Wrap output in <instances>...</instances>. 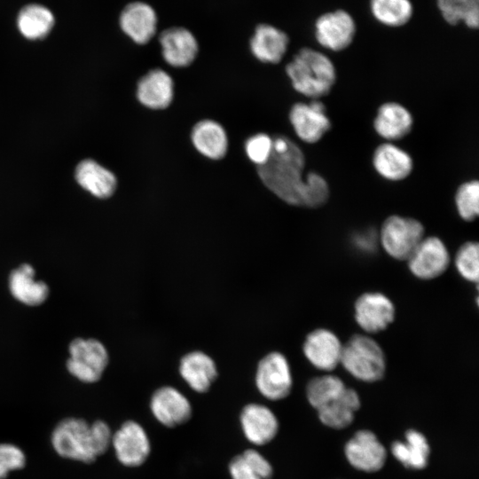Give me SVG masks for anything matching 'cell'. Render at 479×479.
<instances>
[{
	"label": "cell",
	"mask_w": 479,
	"mask_h": 479,
	"mask_svg": "<svg viewBox=\"0 0 479 479\" xmlns=\"http://www.w3.org/2000/svg\"><path fill=\"white\" fill-rule=\"evenodd\" d=\"M255 382L260 394L269 400L279 401L287 397L293 386L287 357L278 351L263 357L256 367Z\"/></svg>",
	"instance_id": "52a82bcc"
},
{
	"label": "cell",
	"mask_w": 479,
	"mask_h": 479,
	"mask_svg": "<svg viewBox=\"0 0 479 479\" xmlns=\"http://www.w3.org/2000/svg\"><path fill=\"white\" fill-rule=\"evenodd\" d=\"M455 267L459 275L470 282H477L479 276V247L477 242L464 243L455 255Z\"/></svg>",
	"instance_id": "e575fe53"
},
{
	"label": "cell",
	"mask_w": 479,
	"mask_h": 479,
	"mask_svg": "<svg viewBox=\"0 0 479 479\" xmlns=\"http://www.w3.org/2000/svg\"><path fill=\"white\" fill-rule=\"evenodd\" d=\"M289 44L288 35L273 25L258 24L249 42L254 57L261 62L277 64L284 58Z\"/></svg>",
	"instance_id": "44dd1931"
},
{
	"label": "cell",
	"mask_w": 479,
	"mask_h": 479,
	"mask_svg": "<svg viewBox=\"0 0 479 479\" xmlns=\"http://www.w3.org/2000/svg\"><path fill=\"white\" fill-rule=\"evenodd\" d=\"M346 388L342 380L335 375L325 374L312 378L306 386L310 404L318 410L335 397Z\"/></svg>",
	"instance_id": "d6a6232c"
},
{
	"label": "cell",
	"mask_w": 479,
	"mask_h": 479,
	"mask_svg": "<svg viewBox=\"0 0 479 479\" xmlns=\"http://www.w3.org/2000/svg\"><path fill=\"white\" fill-rule=\"evenodd\" d=\"M8 287L12 296L20 303L29 306H40L46 302L50 294L48 285L35 279L34 267L24 263L13 269L8 278Z\"/></svg>",
	"instance_id": "ac0fdd59"
},
{
	"label": "cell",
	"mask_w": 479,
	"mask_h": 479,
	"mask_svg": "<svg viewBox=\"0 0 479 479\" xmlns=\"http://www.w3.org/2000/svg\"><path fill=\"white\" fill-rule=\"evenodd\" d=\"M75 178L82 188L100 199L110 197L117 185L114 173L90 159L78 164Z\"/></svg>",
	"instance_id": "83f0119b"
},
{
	"label": "cell",
	"mask_w": 479,
	"mask_h": 479,
	"mask_svg": "<svg viewBox=\"0 0 479 479\" xmlns=\"http://www.w3.org/2000/svg\"><path fill=\"white\" fill-rule=\"evenodd\" d=\"M340 365L355 379L375 382L385 374L386 357L373 338L356 334L342 345Z\"/></svg>",
	"instance_id": "277c9868"
},
{
	"label": "cell",
	"mask_w": 479,
	"mask_h": 479,
	"mask_svg": "<svg viewBox=\"0 0 479 479\" xmlns=\"http://www.w3.org/2000/svg\"><path fill=\"white\" fill-rule=\"evenodd\" d=\"M308 181V202L307 208H314L323 206L330 196L328 183L323 176L310 171L306 174Z\"/></svg>",
	"instance_id": "74e56055"
},
{
	"label": "cell",
	"mask_w": 479,
	"mask_h": 479,
	"mask_svg": "<svg viewBox=\"0 0 479 479\" xmlns=\"http://www.w3.org/2000/svg\"><path fill=\"white\" fill-rule=\"evenodd\" d=\"M358 393L346 387L334 399L317 410L321 423L334 429L349 427L360 408Z\"/></svg>",
	"instance_id": "d4e9b609"
},
{
	"label": "cell",
	"mask_w": 479,
	"mask_h": 479,
	"mask_svg": "<svg viewBox=\"0 0 479 479\" xmlns=\"http://www.w3.org/2000/svg\"><path fill=\"white\" fill-rule=\"evenodd\" d=\"M27 457L23 450L12 443H0V479H6L12 471L25 467Z\"/></svg>",
	"instance_id": "d590c367"
},
{
	"label": "cell",
	"mask_w": 479,
	"mask_h": 479,
	"mask_svg": "<svg viewBox=\"0 0 479 479\" xmlns=\"http://www.w3.org/2000/svg\"><path fill=\"white\" fill-rule=\"evenodd\" d=\"M68 373L83 383L98 381L109 363L106 346L95 338H75L68 346Z\"/></svg>",
	"instance_id": "5b68a950"
},
{
	"label": "cell",
	"mask_w": 479,
	"mask_h": 479,
	"mask_svg": "<svg viewBox=\"0 0 479 479\" xmlns=\"http://www.w3.org/2000/svg\"><path fill=\"white\" fill-rule=\"evenodd\" d=\"M410 271L418 279H433L449 266L450 255L444 241L436 236L424 237L406 260Z\"/></svg>",
	"instance_id": "7c38bea8"
},
{
	"label": "cell",
	"mask_w": 479,
	"mask_h": 479,
	"mask_svg": "<svg viewBox=\"0 0 479 479\" xmlns=\"http://www.w3.org/2000/svg\"><path fill=\"white\" fill-rule=\"evenodd\" d=\"M373 16L388 27H401L412 16L413 7L410 0H370Z\"/></svg>",
	"instance_id": "4dcf8cb0"
},
{
	"label": "cell",
	"mask_w": 479,
	"mask_h": 479,
	"mask_svg": "<svg viewBox=\"0 0 479 479\" xmlns=\"http://www.w3.org/2000/svg\"><path fill=\"white\" fill-rule=\"evenodd\" d=\"M191 140L195 149L211 160H220L227 153L228 137L224 127L213 120H202L192 128Z\"/></svg>",
	"instance_id": "484cf974"
},
{
	"label": "cell",
	"mask_w": 479,
	"mask_h": 479,
	"mask_svg": "<svg viewBox=\"0 0 479 479\" xmlns=\"http://www.w3.org/2000/svg\"><path fill=\"white\" fill-rule=\"evenodd\" d=\"M455 206L459 216L467 222L475 220L479 214V183L469 180L462 183L455 193Z\"/></svg>",
	"instance_id": "836d02e7"
},
{
	"label": "cell",
	"mask_w": 479,
	"mask_h": 479,
	"mask_svg": "<svg viewBox=\"0 0 479 479\" xmlns=\"http://www.w3.org/2000/svg\"><path fill=\"white\" fill-rule=\"evenodd\" d=\"M342 344L338 336L325 328L315 329L305 338L302 351L317 369L329 372L340 365Z\"/></svg>",
	"instance_id": "2e32d148"
},
{
	"label": "cell",
	"mask_w": 479,
	"mask_h": 479,
	"mask_svg": "<svg viewBox=\"0 0 479 479\" xmlns=\"http://www.w3.org/2000/svg\"><path fill=\"white\" fill-rule=\"evenodd\" d=\"M161 56L174 67H186L196 59L199 43L191 30L181 26L163 29L159 35Z\"/></svg>",
	"instance_id": "9a60e30c"
},
{
	"label": "cell",
	"mask_w": 479,
	"mask_h": 479,
	"mask_svg": "<svg viewBox=\"0 0 479 479\" xmlns=\"http://www.w3.org/2000/svg\"><path fill=\"white\" fill-rule=\"evenodd\" d=\"M286 72L298 93L311 99L326 96L336 82L333 61L311 48H302L287 65Z\"/></svg>",
	"instance_id": "7a4b0ae2"
},
{
	"label": "cell",
	"mask_w": 479,
	"mask_h": 479,
	"mask_svg": "<svg viewBox=\"0 0 479 479\" xmlns=\"http://www.w3.org/2000/svg\"><path fill=\"white\" fill-rule=\"evenodd\" d=\"M356 23L344 10H335L320 15L315 22L317 42L326 49L341 51L353 42Z\"/></svg>",
	"instance_id": "8fae6325"
},
{
	"label": "cell",
	"mask_w": 479,
	"mask_h": 479,
	"mask_svg": "<svg viewBox=\"0 0 479 479\" xmlns=\"http://www.w3.org/2000/svg\"><path fill=\"white\" fill-rule=\"evenodd\" d=\"M240 420L245 436L255 445L270 443L279 431L276 415L263 404H247L240 412Z\"/></svg>",
	"instance_id": "d6986e66"
},
{
	"label": "cell",
	"mask_w": 479,
	"mask_h": 479,
	"mask_svg": "<svg viewBox=\"0 0 479 479\" xmlns=\"http://www.w3.org/2000/svg\"><path fill=\"white\" fill-rule=\"evenodd\" d=\"M412 125L410 111L394 101L381 105L373 120L375 132L387 142L404 138L411 132Z\"/></svg>",
	"instance_id": "7402d4cb"
},
{
	"label": "cell",
	"mask_w": 479,
	"mask_h": 479,
	"mask_svg": "<svg viewBox=\"0 0 479 479\" xmlns=\"http://www.w3.org/2000/svg\"><path fill=\"white\" fill-rule=\"evenodd\" d=\"M150 409L154 418L169 428L181 425L192 416V406L187 397L171 386L161 387L153 392Z\"/></svg>",
	"instance_id": "e0dca14e"
},
{
	"label": "cell",
	"mask_w": 479,
	"mask_h": 479,
	"mask_svg": "<svg viewBox=\"0 0 479 479\" xmlns=\"http://www.w3.org/2000/svg\"><path fill=\"white\" fill-rule=\"evenodd\" d=\"M55 24L52 12L39 4L25 5L18 13L17 27L20 33L28 40H39L46 37Z\"/></svg>",
	"instance_id": "f1b7e54d"
},
{
	"label": "cell",
	"mask_w": 479,
	"mask_h": 479,
	"mask_svg": "<svg viewBox=\"0 0 479 479\" xmlns=\"http://www.w3.org/2000/svg\"><path fill=\"white\" fill-rule=\"evenodd\" d=\"M375 171L389 181H401L410 176L413 169L411 155L392 142L379 145L372 159Z\"/></svg>",
	"instance_id": "603a6c76"
},
{
	"label": "cell",
	"mask_w": 479,
	"mask_h": 479,
	"mask_svg": "<svg viewBox=\"0 0 479 479\" xmlns=\"http://www.w3.org/2000/svg\"><path fill=\"white\" fill-rule=\"evenodd\" d=\"M376 234L373 231H365L355 236V245L365 252L372 251L376 245Z\"/></svg>",
	"instance_id": "f35d334b"
},
{
	"label": "cell",
	"mask_w": 479,
	"mask_h": 479,
	"mask_svg": "<svg viewBox=\"0 0 479 479\" xmlns=\"http://www.w3.org/2000/svg\"><path fill=\"white\" fill-rule=\"evenodd\" d=\"M424 238V226L415 218L392 215L381 224L379 241L384 251L397 260H407Z\"/></svg>",
	"instance_id": "8992f818"
},
{
	"label": "cell",
	"mask_w": 479,
	"mask_h": 479,
	"mask_svg": "<svg viewBox=\"0 0 479 479\" xmlns=\"http://www.w3.org/2000/svg\"><path fill=\"white\" fill-rule=\"evenodd\" d=\"M51 444L61 458L90 464L101 453L94 439L90 423L77 417H67L57 423Z\"/></svg>",
	"instance_id": "3957f363"
},
{
	"label": "cell",
	"mask_w": 479,
	"mask_h": 479,
	"mask_svg": "<svg viewBox=\"0 0 479 479\" xmlns=\"http://www.w3.org/2000/svg\"><path fill=\"white\" fill-rule=\"evenodd\" d=\"M355 319L365 332L374 334L385 330L395 318L391 300L379 292H367L356 301Z\"/></svg>",
	"instance_id": "4fadbf2b"
},
{
	"label": "cell",
	"mask_w": 479,
	"mask_h": 479,
	"mask_svg": "<svg viewBox=\"0 0 479 479\" xmlns=\"http://www.w3.org/2000/svg\"><path fill=\"white\" fill-rule=\"evenodd\" d=\"M289 121L296 136L307 144L318 142L331 129L326 108L319 99L294 104Z\"/></svg>",
	"instance_id": "9c48e42d"
},
{
	"label": "cell",
	"mask_w": 479,
	"mask_h": 479,
	"mask_svg": "<svg viewBox=\"0 0 479 479\" xmlns=\"http://www.w3.org/2000/svg\"><path fill=\"white\" fill-rule=\"evenodd\" d=\"M390 452L404 467L420 470L428 463L430 446L421 432L409 429L405 432L404 441L392 443Z\"/></svg>",
	"instance_id": "4316f807"
},
{
	"label": "cell",
	"mask_w": 479,
	"mask_h": 479,
	"mask_svg": "<svg viewBox=\"0 0 479 479\" xmlns=\"http://www.w3.org/2000/svg\"><path fill=\"white\" fill-rule=\"evenodd\" d=\"M272 148L273 138L265 133H257L250 137L245 143L247 156L257 167L268 161Z\"/></svg>",
	"instance_id": "8d00e7d4"
},
{
	"label": "cell",
	"mask_w": 479,
	"mask_h": 479,
	"mask_svg": "<svg viewBox=\"0 0 479 479\" xmlns=\"http://www.w3.org/2000/svg\"><path fill=\"white\" fill-rule=\"evenodd\" d=\"M137 98L144 106L149 109L167 108L174 98L172 77L161 68L148 71L137 82Z\"/></svg>",
	"instance_id": "ffe728a7"
},
{
	"label": "cell",
	"mask_w": 479,
	"mask_h": 479,
	"mask_svg": "<svg viewBox=\"0 0 479 479\" xmlns=\"http://www.w3.org/2000/svg\"><path fill=\"white\" fill-rule=\"evenodd\" d=\"M346 459L357 470L374 473L381 470L387 460V451L371 430L357 431L344 445Z\"/></svg>",
	"instance_id": "ba28073f"
},
{
	"label": "cell",
	"mask_w": 479,
	"mask_h": 479,
	"mask_svg": "<svg viewBox=\"0 0 479 479\" xmlns=\"http://www.w3.org/2000/svg\"><path fill=\"white\" fill-rule=\"evenodd\" d=\"M229 472L232 479H270L273 469L260 452L248 449L232 459Z\"/></svg>",
	"instance_id": "f546056e"
},
{
	"label": "cell",
	"mask_w": 479,
	"mask_h": 479,
	"mask_svg": "<svg viewBox=\"0 0 479 479\" xmlns=\"http://www.w3.org/2000/svg\"><path fill=\"white\" fill-rule=\"evenodd\" d=\"M179 373L192 390L204 393L217 377V368L209 355L200 350H192L181 357Z\"/></svg>",
	"instance_id": "cb8c5ba5"
},
{
	"label": "cell",
	"mask_w": 479,
	"mask_h": 479,
	"mask_svg": "<svg viewBox=\"0 0 479 479\" xmlns=\"http://www.w3.org/2000/svg\"><path fill=\"white\" fill-rule=\"evenodd\" d=\"M305 157L301 148L289 137L273 138L272 153L268 161L257 167L263 185L287 204L307 208L308 182L304 175Z\"/></svg>",
	"instance_id": "6da1fadb"
},
{
	"label": "cell",
	"mask_w": 479,
	"mask_h": 479,
	"mask_svg": "<svg viewBox=\"0 0 479 479\" xmlns=\"http://www.w3.org/2000/svg\"><path fill=\"white\" fill-rule=\"evenodd\" d=\"M444 20L450 25L463 22L469 28L479 25V0H436Z\"/></svg>",
	"instance_id": "1f68e13d"
},
{
	"label": "cell",
	"mask_w": 479,
	"mask_h": 479,
	"mask_svg": "<svg viewBox=\"0 0 479 479\" xmlns=\"http://www.w3.org/2000/svg\"><path fill=\"white\" fill-rule=\"evenodd\" d=\"M111 445L119 462L130 467L141 466L151 451L146 432L140 424L133 420L123 422L113 433Z\"/></svg>",
	"instance_id": "30bf717a"
},
{
	"label": "cell",
	"mask_w": 479,
	"mask_h": 479,
	"mask_svg": "<svg viewBox=\"0 0 479 479\" xmlns=\"http://www.w3.org/2000/svg\"><path fill=\"white\" fill-rule=\"evenodd\" d=\"M158 14L146 2L129 3L121 12L119 25L122 31L135 43L146 44L157 34Z\"/></svg>",
	"instance_id": "5bb4252c"
}]
</instances>
